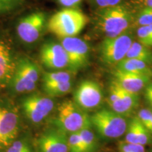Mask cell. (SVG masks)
Segmentation results:
<instances>
[{
  "instance_id": "cell-1",
  "label": "cell",
  "mask_w": 152,
  "mask_h": 152,
  "mask_svg": "<svg viewBox=\"0 0 152 152\" xmlns=\"http://www.w3.org/2000/svg\"><path fill=\"white\" fill-rule=\"evenodd\" d=\"M96 28L106 37H114L127 33L134 21L132 11L125 6L100 9L95 17Z\"/></svg>"
},
{
  "instance_id": "cell-2",
  "label": "cell",
  "mask_w": 152,
  "mask_h": 152,
  "mask_svg": "<svg viewBox=\"0 0 152 152\" xmlns=\"http://www.w3.org/2000/svg\"><path fill=\"white\" fill-rule=\"evenodd\" d=\"M89 18L81 11L73 8H65L52 15L47 21L49 33L60 39L75 37L84 29Z\"/></svg>"
},
{
  "instance_id": "cell-3",
  "label": "cell",
  "mask_w": 152,
  "mask_h": 152,
  "mask_svg": "<svg viewBox=\"0 0 152 152\" xmlns=\"http://www.w3.org/2000/svg\"><path fill=\"white\" fill-rule=\"evenodd\" d=\"M56 125L61 130L70 134L92 127L90 115L71 100H66L59 106Z\"/></svg>"
},
{
  "instance_id": "cell-4",
  "label": "cell",
  "mask_w": 152,
  "mask_h": 152,
  "mask_svg": "<svg viewBox=\"0 0 152 152\" xmlns=\"http://www.w3.org/2000/svg\"><path fill=\"white\" fill-rule=\"evenodd\" d=\"M92 125L104 139L121 137L126 132L128 122L125 117L111 109H102L90 116Z\"/></svg>"
},
{
  "instance_id": "cell-5",
  "label": "cell",
  "mask_w": 152,
  "mask_h": 152,
  "mask_svg": "<svg viewBox=\"0 0 152 152\" xmlns=\"http://www.w3.org/2000/svg\"><path fill=\"white\" fill-rule=\"evenodd\" d=\"M39 78L37 64L28 57L18 58L16 69L9 85L17 93H27L35 90Z\"/></svg>"
},
{
  "instance_id": "cell-6",
  "label": "cell",
  "mask_w": 152,
  "mask_h": 152,
  "mask_svg": "<svg viewBox=\"0 0 152 152\" xmlns=\"http://www.w3.org/2000/svg\"><path fill=\"white\" fill-rule=\"evenodd\" d=\"M132 42V36L128 33L117 37H106L99 47V54L102 62L106 65L116 66L125 58Z\"/></svg>"
},
{
  "instance_id": "cell-7",
  "label": "cell",
  "mask_w": 152,
  "mask_h": 152,
  "mask_svg": "<svg viewBox=\"0 0 152 152\" xmlns=\"http://www.w3.org/2000/svg\"><path fill=\"white\" fill-rule=\"evenodd\" d=\"M46 14L41 11L28 14L19 20L16 27L17 35L23 42L33 45L42 36L47 26Z\"/></svg>"
},
{
  "instance_id": "cell-8",
  "label": "cell",
  "mask_w": 152,
  "mask_h": 152,
  "mask_svg": "<svg viewBox=\"0 0 152 152\" xmlns=\"http://www.w3.org/2000/svg\"><path fill=\"white\" fill-rule=\"evenodd\" d=\"M61 44L67 54L70 71L77 72L87 67L90 59V48L86 42L72 37L61 39Z\"/></svg>"
},
{
  "instance_id": "cell-9",
  "label": "cell",
  "mask_w": 152,
  "mask_h": 152,
  "mask_svg": "<svg viewBox=\"0 0 152 152\" xmlns=\"http://www.w3.org/2000/svg\"><path fill=\"white\" fill-rule=\"evenodd\" d=\"M103 98L102 87L93 80L81 82L74 92V102L85 111L97 108L103 102Z\"/></svg>"
},
{
  "instance_id": "cell-10",
  "label": "cell",
  "mask_w": 152,
  "mask_h": 152,
  "mask_svg": "<svg viewBox=\"0 0 152 152\" xmlns=\"http://www.w3.org/2000/svg\"><path fill=\"white\" fill-rule=\"evenodd\" d=\"M22 106L28 119L34 123H39L52 111L54 104L48 96L32 94L23 99Z\"/></svg>"
},
{
  "instance_id": "cell-11",
  "label": "cell",
  "mask_w": 152,
  "mask_h": 152,
  "mask_svg": "<svg viewBox=\"0 0 152 152\" xmlns=\"http://www.w3.org/2000/svg\"><path fill=\"white\" fill-rule=\"evenodd\" d=\"M39 58L45 67L50 70H61L68 68L67 54L61 43L48 40L43 43Z\"/></svg>"
},
{
  "instance_id": "cell-12",
  "label": "cell",
  "mask_w": 152,
  "mask_h": 152,
  "mask_svg": "<svg viewBox=\"0 0 152 152\" xmlns=\"http://www.w3.org/2000/svg\"><path fill=\"white\" fill-rule=\"evenodd\" d=\"M10 42L0 36V87L9 85L16 69L17 61Z\"/></svg>"
},
{
  "instance_id": "cell-13",
  "label": "cell",
  "mask_w": 152,
  "mask_h": 152,
  "mask_svg": "<svg viewBox=\"0 0 152 152\" xmlns=\"http://www.w3.org/2000/svg\"><path fill=\"white\" fill-rule=\"evenodd\" d=\"M18 115L11 110L0 107V149L9 147L18 132Z\"/></svg>"
},
{
  "instance_id": "cell-14",
  "label": "cell",
  "mask_w": 152,
  "mask_h": 152,
  "mask_svg": "<svg viewBox=\"0 0 152 152\" xmlns=\"http://www.w3.org/2000/svg\"><path fill=\"white\" fill-rule=\"evenodd\" d=\"M68 137L65 131L51 130L43 134L37 141L39 152H68Z\"/></svg>"
},
{
  "instance_id": "cell-15",
  "label": "cell",
  "mask_w": 152,
  "mask_h": 152,
  "mask_svg": "<svg viewBox=\"0 0 152 152\" xmlns=\"http://www.w3.org/2000/svg\"><path fill=\"white\" fill-rule=\"evenodd\" d=\"M113 75V80L116 82L120 86L128 92L134 93H139L149 84L151 78L150 76L125 73L116 69Z\"/></svg>"
},
{
  "instance_id": "cell-16",
  "label": "cell",
  "mask_w": 152,
  "mask_h": 152,
  "mask_svg": "<svg viewBox=\"0 0 152 152\" xmlns=\"http://www.w3.org/2000/svg\"><path fill=\"white\" fill-rule=\"evenodd\" d=\"M121 96L116 102L109 103L111 110L115 113L126 117L130 115L137 108L140 102L139 93L130 92L124 90L121 86Z\"/></svg>"
},
{
  "instance_id": "cell-17",
  "label": "cell",
  "mask_w": 152,
  "mask_h": 152,
  "mask_svg": "<svg viewBox=\"0 0 152 152\" xmlns=\"http://www.w3.org/2000/svg\"><path fill=\"white\" fill-rule=\"evenodd\" d=\"M115 69L125 73L147 75L152 77V70L149 65L142 61L133 58H123L117 64Z\"/></svg>"
},
{
  "instance_id": "cell-18",
  "label": "cell",
  "mask_w": 152,
  "mask_h": 152,
  "mask_svg": "<svg viewBox=\"0 0 152 152\" xmlns=\"http://www.w3.org/2000/svg\"><path fill=\"white\" fill-rule=\"evenodd\" d=\"M125 58L142 61L149 65L152 63V52L149 47L144 46L139 42H133Z\"/></svg>"
},
{
  "instance_id": "cell-19",
  "label": "cell",
  "mask_w": 152,
  "mask_h": 152,
  "mask_svg": "<svg viewBox=\"0 0 152 152\" xmlns=\"http://www.w3.org/2000/svg\"><path fill=\"white\" fill-rule=\"evenodd\" d=\"M82 144L84 152H94L98 148V140L91 128H87L80 131Z\"/></svg>"
},
{
  "instance_id": "cell-20",
  "label": "cell",
  "mask_w": 152,
  "mask_h": 152,
  "mask_svg": "<svg viewBox=\"0 0 152 152\" xmlns=\"http://www.w3.org/2000/svg\"><path fill=\"white\" fill-rule=\"evenodd\" d=\"M71 80L72 76L69 72L61 71L48 72L43 76V85L66 83L71 81Z\"/></svg>"
},
{
  "instance_id": "cell-21",
  "label": "cell",
  "mask_w": 152,
  "mask_h": 152,
  "mask_svg": "<svg viewBox=\"0 0 152 152\" xmlns=\"http://www.w3.org/2000/svg\"><path fill=\"white\" fill-rule=\"evenodd\" d=\"M72 85H73L72 81H69L54 85H43V90L48 96H60L70 92Z\"/></svg>"
},
{
  "instance_id": "cell-22",
  "label": "cell",
  "mask_w": 152,
  "mask_h": 152,
  "mask_svg": "<svg viewBox=\"0 0 152 152\" xmlns=\"http://www.w3.org/2000/svg\"><path fill=\"white\" fill-rule=\"evenodd\" d=\"M139 123L140 120L138 117L134 116L128 123V127L125 132V142L128 143L137 144Z\"/></svg>"
},
{
  "instance_id": "cell-23",
  "label": "cell",
  "mask_w": 152,
  "mask_h": 152,
  "mask_svg": "<svg viewBox=\"0 0 152 152\" xmlns=\"http://www.w3.org/2000/svg\"><path fill=\"white\" fill-rule=\"evenodd\" d=\"M137 35L139 42L147 47H152V24L140 26L137 32Z\"/></svg>"
},
{
  "instance_id": "cell-24",
  "label": "cell",
  "mask_w": 152,
  "mask_h": 152,
  "mask_svg": "<svg viewBox=\"0 0 152 152\" xmlns=\"http://www.w3.org/2000/svg\"><path fill=\"white\" fill-rule=\"evenodd\" d=\"M68 152H84L79 132L71 133L68 140Z\"/></svg>"
},
{
  "instance_id": "cell-25",
  "label": "cell",
  "mask_w": 152,
  "mask_h": 152,
  "mask_svg": "<svg viewBox=\"0 0 152 152\" xmlns=\"http://www.w3.org/2000/svg\"><path fill=\"white\" fill-rule=\"evenodd\" d=\"M137 22L140 26L152 24V8L145 7L137 16Z\"/></svg>"
},
{
  "instance_id": "cell-26",
  "label": "cell",
  "mask_w": 152,
  "mask_h": 152,
  "mask_svg": "<svg viewBox=\"0 0 152 152\" xmlns=\"http://www.w3.org/2000/svg\"><path fill=\"white\" fill-rule=\"evenodd\" d=\"M151 132L142 124L140 121L138 125L137 144H141L143 146L149 144L151 142Z\"/></svg>"
},
{
  "instance_id": "cell-27",
  "label": "cell",
  "mask_w": 152,
  "mask_h": 152,
  "mask_svg": "<svg viewBox=\"0 0 152 152\" xmlns=\"http://www.w3.org/2000/svg\"><path fill=\"white\" fill-rule=\"evenodd\" d=\"M23 0H0V11H10L21 7Z\"/></svg>"
},
{
  "instance_id": "cell-28",
  "label": "cell",
  "mask_w": 152,
  "mask_h": 152,
  "mask_svg": "<svg viewBox=\"0 0 152 152\" xmlns=\"http://www.w3.org/2000/svg\"><path fill=\"white\" fill-rule=\"evenodd\" d=\"M7 152H32V150L26 142L15 141L9 146Z\"/></svg>"
},
{
  "instance_id": "cell-29",
  "label": "cell",
  "mask_w": 152,
  "mask_h": 152,
  "mask_svg": "<svg viewBox=\"0 0 152 152\" xmlns=\"http://www.w3.org/2000/svg\"><path fill=\"white\" fill-rule=\"evenodd\" d=\"M152 111H150L149 109H143L140 110L138 112L137 117L142 124L144 125L145 128L149 130V125H150V121H151Z\"/></svg>"
},
{
  "instance_id": "cell-30",
  "label": "cell",
  "mask_w": 152,
  "mask_h": 152,
  "mask_svg": "<svg viewBox=\"0 0 152 152\" xmlns=\"http://www.w3.org/2000/svg\"><path fill=\"white\" fill-rule=\"evenodd\" d=\"M92 1L98 7L103 9L118 5L122 0H92Z\"/></svg>"
},
{
  "instance_id": "cell-31",
  "label": "cell",
  "mask_w": 152,
  "mask_h": 152,
  "mask_svg": "<svg viewBox=\"0 0 152 152\" xmlns=\"http://www.w3.org/2000/svg\"><path fill=\"white\" fill-rule=\"evenodd\" d=\"M61 5L66 8H73L77 7L82 2L83 0H56Z\"/></svg>"
},
{
  "instance_id": "cell-32",
  "label": "cell",
  "mask_w": 152,
  "mask_h": 152,
  "mask_svg": "<svg viewBox=\"0 0 152 152\" xmlns=\"http://www.w3.org/2000/svg\"><path fill=\"white\" fill-rule=\"evenodd\" d=\"M144 97L150 105L152 106V91L145 88L144 90Z\"/></svg>"
},
{
  "instance_id": "cell-33",
  "label": "cell",
  "mask_w": 152,
  "mask_h": 152,
  "mask_svg": "<svg viewBox=\"0 0 152 152\" xmlns=\"http://www.w3.org/2000/svg\"><path fill=\"white\" fill-rule=\"evenodd\" d=\"M131 152H145L144 147L141 144H133L132 150Z\"/></svg>"
},
{
  "instance_id": "cell-34",
  "label": "cell",
  "mask_w": 152,
  "mask_h": 152,
  "mask_svg": "<svg viewBox=\"0 0 152 152\" xmlns=\"http://www.w3.org/2000/svg\"><path fill=\"white\" fill-rule=\"evenodd\" d=\"M144 3L146 7L152 8V0H144Z\"/></svg>"
},
{
  "instance_id": "cell-35",
  "label": "cell",
  "mask_w": 152,
  "mask_h": 152,
  "mask_svg": "<svg viewBox=\"0 0 152 152\" xmlns=\"http://www.w3.org/2000/svg\"><path fill=\"white\" fill-rule=\"evenodd\" d=\"M149 131L150 132H151V134H152V114H151V121H150V125H149Z\"/></svg>"
},
{
  "instance_id": "cell-36",
  "label": "cell",
  "mask_w": 152,
  "mask_h": 152,
  "mask_svg": "<svg viewBox=\"0 0 152 152\" xmlns=\"http://www.w3.org/2000/svg\"><path fill=\"white\" fill-rule=\"evenodd\" d=\"M145 88H147V89H148V90H150L152 91V83L150 82L149 84H148L147 86L145 87Z\"/></svg>"
},
{
  "instance_id": "cell-37",
  "label": "cell",
  "mask_w": 152,
  "mask_h": 152,
  "mask_svg": "<svg viewBox=\"0 0 152 152\" xmlns=\"http://www.w3.org/2000/svg\"></svg>"
}]
</instances>
